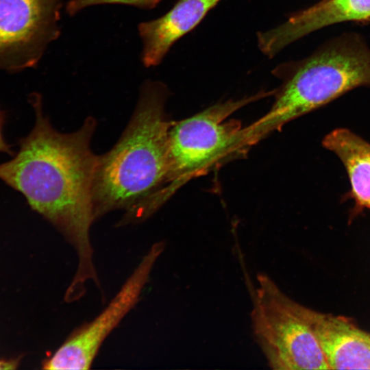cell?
Instances as JSON below:
<instances>
[{
  "label": "cell",
  "instance_id": "6da1fadb",
  "mask_svg": "<svg viewBox=\"0 0 370 370\" xmlns=\"http://www.w3.org/2000/svg\"><path fill=\"white\" fill-rule=\"evenodd\" d=\"M36 121L18 141L19 149L0 164V180L21 193L30 208L60 230L74 246L78 268L70 288L82 291L97 280L90 230L95 220L92 186L98 156L90 142L97 123L88 117L71 133L56 130L43 113L42 97L32 94Z\"/></svg>",
  "mask_w": 370,
  "mask_h": 370
},
{
  "label": "cell",
  "instance_id": "7a4b0ae2",
  "mask_svg": "<svg viewBox=\"0 0 370 370\" xmlns=\"http://www.w3.org/2000/svg\"><path fill=\"white\" fill-rule=\"evenodd\" d=\"M169 95L164 83L146 80L121 136L110 151L98 156L92 186L95 219L123 209L126 213L121 223L141 220L166 187L173 123L165 112Z\"/></svg>",
  "mask_w": 370,
  "mask_h": 370
},
{
  "label": "cell",
  "instance_id": "3957f363",
  "mask_svg": "<svg viewBox=\"0 0 370 370\" xmlns=\"http://www.w3.org/2000/svg\"><path fill=\"white\" fill-rule=\"evenodd\" d=\"M272 73L281 84L275 90L269 111L245 127L251 146L348 91L369 86L370 47L360 35L347 33L325 42L304 59L280 64Z\"/></svg>",
  "mask_w": 370,
  "mask_h": 370
},
{
  "label": "cell",
  "instance_id": "277c9868",
  "mask_svg": "<svg viewBox=\"0 0 370 370\" xmlns=\"http://www.w3.org/2000/svg\"><path fill=\"white\" fill-rule=\"evenodd\" d=\"M274 92L260 91L240 99L219 102L193 116L173 122L169 133L168 182L155 198L154 208L158 209L191 178L244 153V127L239 121L227 118Z\"/></svg>",
  "mask_w": 370,
  "mask_h": 370
},
{
  "label": "cell",
  "instance_id": "5b68a950",
  "mask_svg": "<svg viewBox=\"0 0 370 370\" xmlns=\"http://www.w3.org/2000/svg\"><path fill=\"white\" fill-rule=\"evenodd\" d=\"M251 312L255 340L271 369H330L306 314L267 274L257 275Z\"/></svg>",
  "mask_w": 370,
  "mask_h": 370
},
{
  "label": "cell",
  "instance_id": "8992f818",
  "mask_svg": "<svg viewBox=\"0 0 370 370\" xmlns=\"http://www.w3.org/2000/svg\"><path fill=\"white\" fill-rule=\"evenodd\" d=\"M62 0H0V69L34 67L60 34Z\"/></svg>",
  "mask_w": 370,
  "mask_h": 370
},
{
  "label": "cell",
  "instance_id": "52a82bcc",
  "mask_svg": "<svg viewBox=\"0 0 370 370\" xmlns=\"http://www.w3.org/2000/svg\"><path fill=\"white\" fill-rule=\"evenodd\" d=\"M164 246L160 242L151 247L108 306L94 320L69 336L53 356L43 362V369H90L105 338L138 301Z\"/></svg>",
  "mask_w": 370,
  "mask_h": 370
},
{
  "label": "cell",
  "instance_id": "ba28073f",
  "mask_svg": "<svg viewBox=\"0 0 370 370\" xmlns=\"http://www.w3.org/2000/svg\"><path fill=\"white\" fill-rule=\"evenodd\" d=\"M370 22V0H321L289 15L282 24L257 34L260 51L273 58L296 40L329 25Z\"/></svg>",
  "mask_w": 370,
  "mask_h": 370
},
{
  "label": "cell",
  "instance_id": "9c48e42d",
  "mask_svg": "<svg viewBox=\"0 0 370 370\" xmlns=\"http://www.w3.org/2000/svg\"><path fill=\"white\" fill-rule=\"evenodd\" d=\"M306 314L330 369H370V333L345 317L306 307Z\"/></svg>",
  "mask_w": 370,
  "mask_h": 370
},
{
  "label": "cell",
  "instance_id": "30bf717a",
  "mask_svg": "<svg viewBox=\"0 0 370 370\" xmlns=\"http://www.w3.org/2000/svg\"><path fill=\"white\" fill-rule=\"evenodd\" d=\"M221 0H178L166 13L138 25L143 41L141 61L147 67L158 66L171 47L192 31Z\"/></svg>",
  "mask_w": 370,
  "mask_h": 370
},
{
  "label": "cell",
  "instance_id": "8fae6325",
  "mask_svg": "<svg viewBox=\"0 0 370 370\" xmlns=\"http://www.w3.org/2000/svg\"><path fill=\"white\" fill-rule=\"evenodd\" d=\"M344 165L351 184L347 197L355 201L354 211L370 209V143L345 128H338L322 141Z\"/></svg>",
  "mask_w": 370,
  "mask_h": 370
},
{
  "label": "cell",
  "instance_id": "7c38bea8",
  "mask_svg": "<svg viewBox=\"0 0 370 370\" xmlns=\"http://www.w3.org/2000/svg\"><path fill=\"white\" fill-rule=\"evenodd\" d=\"M162 0H70L66 5V12L69 16L89 6L99 4H123L135 6L141 9L154 8Z\"/></svg>",
  "mask_w": 370,
  "mask_h": 370
},
{
  "label": "cell",
  "instance_id": "4fadbf2b",
  "mask_svg": "<svg viewBox=\"0 0 370 370\" xmlns=\"http://www.w3.org/2000/svg\"><path fill=\"white\" fill-rule=\"evenodd\" d=\"M5 112L0 110V152L13 156L15 153L12 150V146L5 140L3 135V127L5 122Z\"/></svg>",
  "mask_w": 370,
  "mask_h": 370
},
{
  "label": "cell",
  "instance_id": "5bb4252c",
  "mask_svg": "<svg viewBox=\"0 0 370 370\" xmlns=\"http://www.w3.org/2000/svg\"><path fill=\"white\" fill-rule=\"evenodd\" d=\"M20 358H12V359H1L0 360V370L1 369H16L19 366Z\"/></svg>",
  "mask_w": 370,
  "mask_h": 370
}]
</instances>
